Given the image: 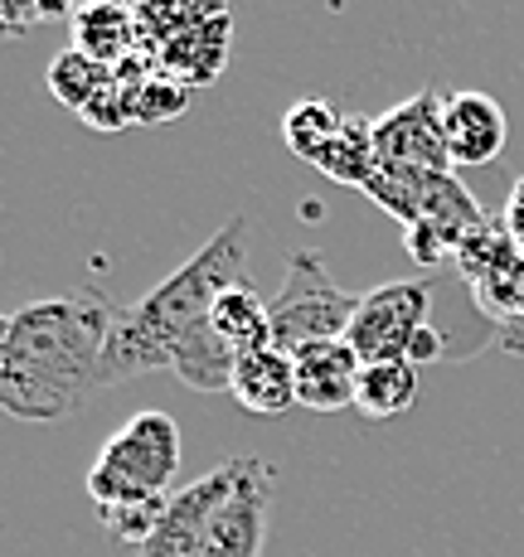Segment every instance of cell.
Masks as SVG:
<instances>
[{"instance_id":"obj_6","label":"cell","mask_w":524,"mask_h":557,"mask_svg":"<svg viewBox=\"0 0 524 557\" xmlns=\"http://www.w3.org/2000/svg\"><path fill=\"white\" fill-rule=\"evenodd\" d=\"M427 310H432V282L409 276V282H383L369 296L355 301L345 345L365 363L374 359H409L413 339L427 330Z\"/></svg>"},{"instance_id":"obj_11","label":"cell","mask_w":524,"mask_h":557,"mask_svg":"<svg viewBox=\"0 0 524 557\" xmlns=\"http://www.w3.org/2000/svg\"><path fill=\"white\" fill-rule=\"evenodd\" d=\"M442 136L452 170H480L510 146V116L490 92H452L442 98Z\"/></svg>"},{"instance_id":"obj_15","label":"cell","mask_w":524,"mask_h":557,"mask_svg":"<svg viewBox=\"0 0 524 557\" xmlns=\"http://www.w3.org/2000/svg\"><path fill=\"white\" fill-rule=\"evenodd\" d=\"M214 335L233 349V355H253V349H267L272 345V306L258 296V286L248 276L229 286V292L214 301V315H209Z\"/></svg>"},{"instance_id":"obj_20","label":"cell","mask_w":524,"mask_h":557,"mask_svg":"<svg viewBox=\"0 0 524 557\" xmlns=\"http://www.w3.org/2000/svg\"><path fill=\"white\" fill-rule=\"evenodd\" d=\"M170 499H122V505H102L98 519L112 543H126V548H146V539L156 533L160 513H166Z\"/></svg>"},{"instance_id":"obj_7","label":"cell","mask_w":524,"mask_h":557,"mask_svg":"<svg viewBox=\"0 0 524 557\" xmlns=\"http://www.w3.org/2000/svg\"><path fill=\"white\" fill-rule=\"evenodd\" d=\"M456 272L466 276L476 306L500 330L524 325V252L505 238L500 223H486L462 252H456Z\"/></svg>"},{"instance_id":"obj_1","label":"cell","mask_w":524,"mask_h":557,"mask_svg":"<svg viewBox=\"0 0 524 557\" xmlns=\"http://www.w3.org/2000/svg\"><path fill=\"white\" fill-rule=\"evenodd\" d=\"M117 310L122 306L93 286L20 306L0 339V412L20 422H63L107 388L102 355Z\"/></svg>"},{"instance_id":"obj_21","label":"cell","mask_w":524,"mask_h":557,"mask_svg":"<svg viewBox=\"0 0 524 557\" xmlns=\"http://www.w3.org/2000/svg\"><path fill=\"white\" fill-rule=\"evenodd\" d=\"M88 0H0V39H20L35 25H53V20H73Z\"/></svg>"},{"instance_id":"obj_10","label":"cell","mask_w":524,"mask_h":557,"mask_svg":"<svg viewBox=\"0 0 524 557\" xmlns=\"http://www.w3.org/2000/svg\"><path fill=\"white\" fill-rule=\"evenodd\" d=\"M233 480H239V460H223L219 470L199 475L195 485H180L170 495L166 513H160L156 533L146 539V548H136V557H199L205 553L209 519L223 505V495L233 490Z\"/></svg>"},{"instance_id":"obj_19","label":"cell","mask_w":524,"mask_h":557,"mask_svg":"<svg viewBox=\"0 0 524 557\" xmlns=\"http://www.w3.org/2000/svg\"><path fill=\"white\" fill-rule=\"evenodd\" d=\"M350 112H340L330 98H302L292 112L282 116V136L302 160H316V151H326L336 141V132L345 126Z\"/></svg>"},{"instance_id":"obj_25","label":"cell","mask_w":524,"mask_h":557,"mask_svg":"<svg viewBox=\"0 0 524 557\" xmlns=\"http://www.w3.org/2000/svg\"><path fill=\"white\" fill-rule=\"evenodd\" d=\"M112 5H126V10H146V0H112Z\"/></svg>"},{"instance_id":"obj_4","label":"cell","mask_w":524,"mask_h":557,"mask_svg":"<svg viewBox=\"0 0 524 557\" xmlns=\"http://www.w3.org/2000/svg\"><path fill=\"white\" fill-rule=\"evenodd\" d=\"M180 475V426L166 412H136L126 426L107 436L88 470L93 505H122V499H170Z\"/></svg>"},{"instance_id":"obj_16","label":"cell","mask_w":524,"mask_h":557,"mask_svg":"<svg viewBox=\"0 0 524 557\" xmlns=\"http://www.w3.org/2000/svg\"><path fill=\"white\" fill-rule=\"evenodd\" d=\"M418 398V369L409 359H374L360 369V393H355V412L374 417H403Z\"/></svg>"},{"instance_id":"obj_18","label":"cell","mask_w":524,"mask_h":557,"mask_svg":"<svg viewBox=\"0 0 524 557\" xmlns=\"http://www.w3.org/2000/svg\"><path fill=\"white\" fill-rule=\"evenodd\" d=\"M112 73L117 69L88 59V53L63 49L59 59H53V69H49V88H53V98H59L63 107H73L78 116H88L93 107L102 102V92L112 88Z\"/></svg>"},{"instance_id":"obj_14","label":"cell","mask_w":524,"mask_h":557,"mask_svg":"<svg viewBox=\"0 0 524 557\" xmlns=\"http://www.w3.org/2000/svg\"><path fill=\"white\" fill-rule=\"evenodd\" d=\"M136 45H142V20H136V10L112 5V0H88V5L73 15V49L107 63V69H122L126 59H136L132 53Z\"/></svg>"},{"instance_id":"obj_17","label":"cell","mask_w":524,"mask_h":557,"mask_svg":"<svg viewBox=\"0 0 524 557\" xmlns=\"http://www.w3.org/2000/svg\"><path fill=\"white\" fill-rule=\"evenodd\" d=\"M312 165L326 180H336V185L365 189L374 180V170H379V156H374V136H369L365 116H345V126L336 132V141H330L326 151H316Z\"/></svg>"},{"instance_id":"obj_24","label":"cell","mask_w":524,"mask_h":557,"mask_svg":"<svg viewBox=\"0 0 524 557\" xmlns=\"http://www.w3.org/2000/svg\"><path fill=\"white\" fill-rule=\"evenodd\" d=\"M496 345H500V349H510V355H524V325H515V330H500Z\"/></svg>"},{"instance_id":"obj_2","label":"cell","mask_w":524,"mask_h":557,"mask_svg":"<svg viewBox=\"0 0 524 557\" xmlns=\"http://www.w3.org/2000/svg\"><path fill=\"white\" fill-rule=\"evenodd\" d=\"M243 238H248V223L229 219L205 248L190 257V262H180L142 301L117 310V325L107 335V355H102L107 388L126 379H142V373L170 369L175 349L195 330L209 325L214 301L243 276Z\"/></svg>"},{"instance_id":"obj_9","label":"cell","mask_w":524,"mask_h":557,"mask_svg":"<svg viewBox=\"0 0 524 557\" xmlns=\"http://www.w3.org/2000/svg\"><path fill=\"white\" fill-rule=\"evenodd\" d=\"M374 156L379 165H403V170H452L442 136V92L423 88L409 102L389 107L383 116L369 122Z\"/></svg>"},{"instance_id":"obj_8","label":"cell","mask_w":524,"mask_h":557,"mask_svg":"<svg viewBox=\"0 0 524 557\" xmlns=\"http://www.w3.org/2000/svg\"><path fill=\"white\" fill-rule=\"evenodd\" d=\"M277 470L258 456H239V480L214 509L205 553L199 557H258L267 543V519H272Z\"/></svg>"},{"instance_id":"obj_22","label":"cell","mask_w":524,"mask_h":557,"mask_svg":"<svg viewBox=\"0 0 524 557\" xmlns=\"http://www.w3.org/2000/svg\"><path fill=\"white\" fill-rule=\"evenodd\" d=\"M500 228H505V238H510V243H515V248L524 252V175L515 180V189H510L505 213H500Z\"/></svg>"},{"instance_id":"obj_3","label":"cell","mask_w":524,"mask_h":557,"mask_svg":"<svg viewBox=\"0 0 524 557\" xmlns=\"http://www.w3.org/2000/svg\"><path fill=\"white\" fill-rule=\"evenodd\" d=\"M365 195L403 223L409 257L423 267L456 262V252L486 228V213L452 170H403L379 165Z\"/></svg>"},{"instance_id":"obj_5","label":"cell","mask_w":524,"mask_h":557,"mask_svg":"<svg viewBox=\"0 0 524 557\" xmlns=\"http://www.w3.org/2000/svg\"><path fill=\"white\" fill-rule=\"evenodd\" d=\"M350 315H355V296L330 276L326 257L312 248L287 252L282 292L272 301V345L282 355H302L312 345L345 339Z\"/></svg>"},{"instance_id":"obj_13","label":"cell","mask_w":524,"mask_h":557,"mask_svg":"<svg viewBox=\"0 0 524 557\" xmlns=\"http://www.w3.org/2000/svg\"><path fill=\"white\" fill-rule=\"evenodd\" d=\"M229 398L253 417H282L296 407V359L282 355L277 345L253 349L233 363Z\"/></svg>"},{"instance_id":"obj_23","label":"cell","mask_w":524,"mask_h":557,"mask_svg":"<svg viewBox=\"0 0 524 557\" xmlns=\"http://www.w3.org/2000/svg\"><path fill=\"white\" fill-rule=\"evenodd\" d=\"M442 355H447L442 335H437V330H432V325H427V330H423V335H418V339H413V349H409V363H413V369H427V363H437V359H442Z\"/></svg>"},{"instance_id":"obj_12","label":"cell","mask_w":524,"mask_h":557,"mask_svg":"<svg viewBox=\"0 0 524 557\" xmlns=\"http://www.w3.org/2000/svg\"><path fill=\"white\" fill-rule=\"evenodd\" d=\"M292 359H296V407H312V412H345V407H355L365 359L345 339L312 345Z\"/></svg>"},{"instance_id":"obj_26","label":"cell","mask_w":524,"mask_h":557,"mask_svg":"<svg viewBox=\"0 0 524 557\" xmlns=\"http://www.w3.org/2000/svg\"><path fill=\"white\" fill-rule=\"evenodd\" d=\"M5 325H10V315H0V339H5Z\"/></svg>"}]
</instances>
